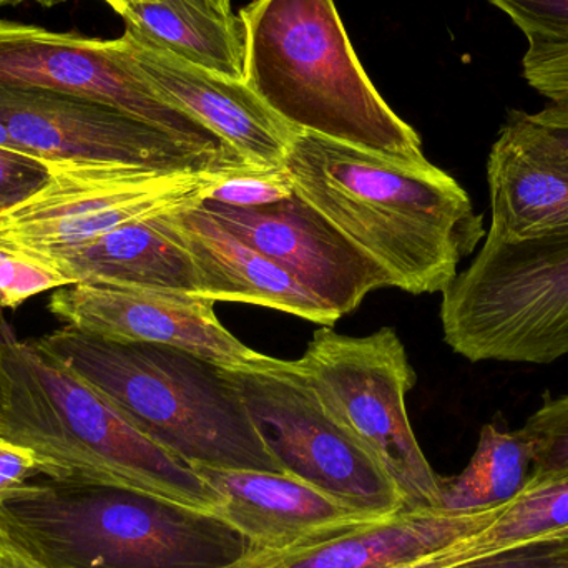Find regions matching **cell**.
I'll return each mask as SVG.
<instances>
[{"label":"cell","instance_id":"cell-1","mask_svg":"<svg viewBox=\"0 0 568 568\" xmlns=\"http://www.w3.org/2000/svg\"><path fill=\"white\" fill-rule=\"evenodd\" d=\"M284 169L296 195L410 294L443 293L486 239L484 216L456 179L296 132Z\"/></svg>","mask_w":568,"mask_h":568},{"label":"cell","instance_id":"cell-2","mask_svg":"<svg viewBox=\"0 0 568 568\" xmlns=\"http://www.w3.org/2000/svg\"><path fill=\"white\" fill-rule=\"evenodd\" d=\"M0 536L42 568H229L253 554L215 514L80 477L0 500Z\"/></svg>","mask_w":568,"mask_h":568},{"label":"cell","instance_id":"cell-3","mask_svg":"<svg viewBox=\"0 0 568 568\" xmlns=\"http://www.w3.org/2000/svg\"><path fill=\"white\" fill-rule=\"evenodd\" d=\"M0 437L39 454L50 477L115 484L210 514L223 500L37 339L20 341L6 321H0Z\"/></svg>","mask_w":568,"mask_h":568},{"label":"cell","instance_id":"cell-4","mask_svg":"<svg viewBox=\"0 0 568 568\" xmlns=\"http://www.w3.org/2000/svg\"><path fill=\"white\" fill-rule=\"evenodd\" d=\"M37 343L186 466L284 474L229 371L176 347L113 343L70 326Z\"/></svg>","mask_w":568,"mask_h":568},{"label":"cell","instance_id":"cell-5","mask_svg":"<svg viewBox=\"0 0 568 568\" xmlns=\"http://www.w3.org/2000/svg\"><path fill=\"white\" fill-rule=\"evenodd\" d=\"M240 16L246 85L287 125L409 165L429 162L364 72L333 0H255Z\"/></svg>","mask_w":568,"mask_h":568},{"label":"cell","instance_id":"cell-6","mask_svg":"<svg viewBox=\"0 0 568 568\" xmlns=\"http://www.w3.org/2000/svg\"><path fill=\"white\" fill-rule=\"evenodd\" d=\"M440 324L447 346L470 363L552 364L568 356V235H486L443 291Z\"/></svg>","mask_w":568,"mask_h":568},{"label":"cell","instance_id":"cell-7","mask_svg":"<svg viewBox=\"0 0 568 568\" xmlns=\"http://www.w3.org/2000/svg\"><path fill=\"white\" fill-rule=\"evenodd\" d=\"M296 367L324 410L383 467L407 510L440 509L443 477L424 456L407 416L417 376L396 329L354 337L321 326Z\"/></svg>","mask_w":568,"mask_h":568},{"label":"cell","instance_id":"cell-8","mask_svg":"<svg viewBox=\"0 0 568 568\" xmlns=\"http://www.w3.org/2000/svg\"><path fill=\"white\" fill-rule=\"evenodd\" d=\"M47 163V182L29 199L0 212V250L37 256L72 248L126 223L199 205L230 173Z\"/></svg>","mask_w":568,"mask_h":568},{"label":"cell","instance_id":"cell-9","mask_svg":"<svg viewBox=\"0 0 568 568\" xmlns=\"http://www.w3.org/2000/svg\"><path fill=\"white\" fill-rule=\"evenodd\" d=\"M229 373L284 474L377 519L407 510L383 467L324 410L297 367Z\"/></svg>","mask_w":568,"mask_h":568},{"label":"cell","instance_id":"cell-10","mask_svg":"<svg viewBox=\"0 0 568 568\" xmlns=\"http://www.w3.org/2000/svg\"><path fill=\"white\" fill-rule=\"evenodd\" d=\"M0 85L95 100L196 149L253 166L199 120L163 100L130 62L123 37L92 39L0 19Z\"/></svg>","mask_w":568,"mask_h":568},{"label":"cell","instance_id":"cell-11","mask_svg":"<svg viewBox=\"0 0 568 568\" xmlns=\"http://www.w3.org/2000/svg\"><path fill=\"white\" fill-rule=\"evenodd\" d=\"M0 122L47 162L119 163L165 173L255 169L205 152L115 106L40 89L0 85Z\"/></svg>","mask_w":568,"mask_h":568},{"label":"cell","instance_id":"cell-12","mask_svg":"<svg viewBox=\"0 0 568 568\" xmlns=\"http://www.w3.org/2000/svg\"><path fill=\"white\" fill-rule=\"evenodd\" d=\"M49 311L65 326L113 343L163 344L236 373L296 369L294 361L266 356L233 336L215 314V301L112 284L59 287Z\"/></svg>","mask_w":568,"mask_h":568},{"label":"cell","instance_id":"cell-13","mask_svg":"<svg viewBox=\"0 0 568 568\" xmlns=\"http://www.w3.org/2000/svg\"><path fill=\"white\" fill-rule=\"evenodd\" d=\"M203 212L246 245L286 270L301 286L339 316L393 278L333 223L294 193L273 205L236 209L203 200Z\"/></svg>","mask_w":568,"mask_h":568},{"label":"cell","instance_id":"cell-14","mask_svg":"<svg viewBox=\"0 0 568 568\" xmlns=\"http://www.w3.org/2000/svg\"><path fill=\"white\" fill-rule=\"evenodd\" d=\"M192 469L222 496L215 516L232 526L253 552L301 549L384 519L359 513L287 474L205 466Z\"/></svg>","mask_w":568,"mask_h":568},{"label":"cell","instance_id":"cell-15","mask_svg":"<svg viewBox=\"0 0 568 568\" xmlns=\"http://www.w3.org/2000/svg\"><path fill=\"white\" fill-rule=\"evenodd\" d=\"M126 55L166 102L225 140L253 166H283L297 132L242 80L200 69L123 33Z\"/></svg>","mask_w":568,"mask_h":568},{"label":"cell","instance_id":"cell-16","mask_svg":"<svg viewBox=\"0 0 568 568\" xmlns=\"http://www.w3.org/2000/svg\"><path fill=\"white\" fill-rule=\"evenodd\" d=\"M487 236L530 242L568 235V155L524 110H509L487 159Z\"/></svg>","mask_w":568,"mask_h":568},{"label":"cell","instance_id":"cell-17","mask_svg":"<svg viewBox=\"0 0 568 568\" xmlns=\"http://www.w3.org/2000/svg\"><path fill=\"white\" fill-rule=\"evenodd\" d=\"M173 223L199 272L203 300L258 304L331 327L339 314L301 286L199 205L173 212Z\"/></svg>","mask_w":568,"mask_h":568},{"label":"cell","instance_id":"cell-18","mask_svg":"<svg viewBox=\"0 0 568 568\" xmlns=\"http://www.w3.org/2000/svg\"><path fill=\"white\" fill-rule=\"evenodd\" d=\"M503 506L466 513L444 509L403 510L313 546L280 554L253 552L243 568L399 566L479 532L496 519Z\"/></svg>","mask_w":568,"mask_h":568},{"label":"cell","instance_id":"cell-19","mask_svg":"<svg viewBox=\"0 0 568 568\" xmlns=\"http://www.w3.org/2000/svg\"><path fill=\"white\" fill-rule=\"evenodd\" d=\"M33 258L49 263L73 284H112L199 296V272L176 233L173 212L136 220L82 245Z\"/></svg>","mask_w":568,"mask_h":568},{"label":"cell","instance_id":"cell-20","mask_svg":"<svg viewBox=\"0 0 568 568\" xmlns=\"http://www.w3.org/2000/svg\"><path fill=\"white\" fill-rule=\"evenodd\" d=\"M120 16L139 42L245 82L248 29L242 16L223 12L210 0H145Z\"/></svg>","mask_w":568,"mask_h":568},{"label":"cell","instance_id":"cell-21","mask_svg":"<svg viewBox=\"0 0 568 568\" xmlns=\"http://www.w3.org/2000/svg\"><path fill=\"white\" fill-rule=\"evenodd\" d=\"M532 473V454L520 430L486 424L463 473L440 479V509H490L510 503Z\"/></svg>","mask_w":568,"mask_h":568},{"label":"cell","instance_id":"cell-22","mask_svg":"<svg viewBox=\"0 0 568 568\" xmlns=\"http://www.w3.org/2000/svg\"><path fill=\"white\" fill-rule=\"evenodd\" d=\"M568 527V467L530 476L526 487L504 504L479 532L446 547L453 567Z\"/></svg>","mask_w":568,"mask_h":568},{"label":"cell","instance_id":"cell-23","mask_svg":"<svg viewBox=\"0 0 568 568\" xmlns=\"http://www.w3.org/2000/svg\"><path fill=\"white\" fill-rule=\"evenodd\" d=\"M520 434L532 454L530 476H546L568 467V394L550 397L526 420Z\"/></svg>","mask_w":568,"mask_h":568},{"label":"cell","instance_id":"cell-24","mask_svg":"<svg viewBox=\"0 0 568 568\" xmlns=\"http://www.w3.org/2000/svg\"><path fill=\"white\" fill-rule=\"evenodd\" d=\"M296 193L290 172L283 166H255L230 172L205 200L236 209L273 205Z\"/></svg>","mask_w":568,"mask_h":568},{"label":"cell","instance_id":"cell-25","mask_svg":"<svg viewBox=\"0 0 568 568\" xmlns=\"http://www.w3.org/2000/svg\"><path fill=\"white\" fill-rule=\"evenodd\" d=\"M73 284L49 263L23 253L0 250V307H19L30 297Z\"/></svg>","mask_w":568,"mask_h":568},{"label":"cell","instance_id":"cell-26","mask_svg":"<svg viewBox=\"0 0 568 568\" xmlns=\"http://www.w3.org/2000/svg\"><path fill=\"white\" fill-rule=\"evenodd\" d=\"M513 19L529 47L568 45V0H489Z\"/></svg>","mask_w":568,"mask_h":568},{"label":"cell","instance_id":"cell-27","mask_svg":"<svg viewBox=\"0 0 568 568\" xmlns=\"http://www.w3.org/2000/svg\"><path fill=\"white\" fill-rule=\"evenodd\" d=\"M453 568H568V527Z\"/></svg>","mask_w":568,"mask_h":568},{"label":"cell","instance_id":"cell-28","mask_svg":"<svg viewBox=\"0 0 568 568\" xmlns=\"http://www.w3.org/2000/svg\"><path fill=\"white\" fill-rule=\"evenodd\" d=\"M47 179V160L0 146V212L29 199Z\"/></svg>","mask_w":568,"mask_h":568},{"label":"cell","instance_id":"cell-29","mask_svg":"<svg viewBox=\"0 0 568 568\" xmlns=\"http://www.w3.org/2000/svg\"><path fill=\"white\" fill-rule=\"evenodd\" d=\"M523 77L537 93L552 102H568V45L529 47Z\"/></svg>","mask_w":568,"mask_h":568},{"label":"cell","instance_id":"cell-30","mask_svg":"<svg viewBox=\"0 0 568 568\" xmlns=\"http://www.w3.org/2000/svg\"><path fill=\"white\" fill-rule=\"evenodd\" d=\"M42 476H52V469L39 454L0 437V500Z\"/></svg>","mask_w":568,"mask_h":568},{"label":"cell","instance_id":"cell-31","mask_svg":"<svg viewBox=\"0 0 568 568\" xmlns=\"http://www.w3.org/2000/svg\"><path fill=\"white\" fill-rule=\"evenodd\" d=\"M530 119L568 155V102H552V105L530 113Z\"/></svg>","mask_w":568,"mask_h":568},{"label":"cell","instance_id":"cell-32","mask_svg":"<svg viewBox=\"0 0 568 568\" xmlns=\"http://www.w3.org/2000/svg\"><path fill=\"white\" fill-rule=\"evenodd\" d=\"M0 568H42L0 536Z\"/></svg>","mask_w":568,"mask_h":568},{"label":"cell","instance_id":"cell-33","mask_svg":"<svg viewBox=\"0 0 568 568\" xmlns=\"http://www.w3.org/2000/svg\"><path fill=\"white\" fill-rule=\"evenodd\" d=\"M0 146H2V149L16 150V152L29 153L26 152V150H23L22 146H20L19 143H17L16 140L9 135V132H7V129L3 126L2 122H0ZM29 155H32V153H29Z\"/></svg>","mask_w":568,"mask_h":568},{"label":"cell","instance_id":"cell-34","mask_svg":"<svg viewBox=\"0 0 568 568\" xmlns=\"http://www.w3.org/2000/svg\"><path fill=\"white\" fill-rule=\"evenodd\" d=\"M116 13H122L126 7L132 6V3L145 2V0H105Z\"/></svg>","mask_w":568,"mask_h":568},{"label":"cell","instance_id":"cell-35","mask_svg":"<svg viewBox=\"0 0 568 568\" xmlns=\"http://www.w3.org/2000/svg\"><path fill=\"white\" fill-rule=\"evenodd\" d=\"M22 2H37L43 7H52L55 3L62 2V0H0V7L2 6H16V3Z\"/></svg>","mask_w":568,"mask_h":568},{"label":"cell","instance_id":"cell-36","mask_svg":"<svg viewBox=\"0 0 568 568\" xmlns=\"http://www.w3.org/2000/svg\"><path fill=\"white\" fill-rule=\"evenodd\" d=\"M210 2L215 3L223 12H232V0H210Z\"/></svg>","mask_w":568,"mask_h":568},{"label":"cell","instance_id":"cell-37","mask_svg":"<svg viewBox=\"0 0 568 568\" xmlns=\"http://www.w3.org/2000/svg\"><path fill=\"white\" fill-rule=\"evenodd\" d=\"M250 556H252V554H250ZM248 557H246V559L243 560V562L236 564V566L229 567V568H243V567H245V562H246V560H248Z\"/></svg>","mask_w":568,"mask_h":568}]
</instances>
